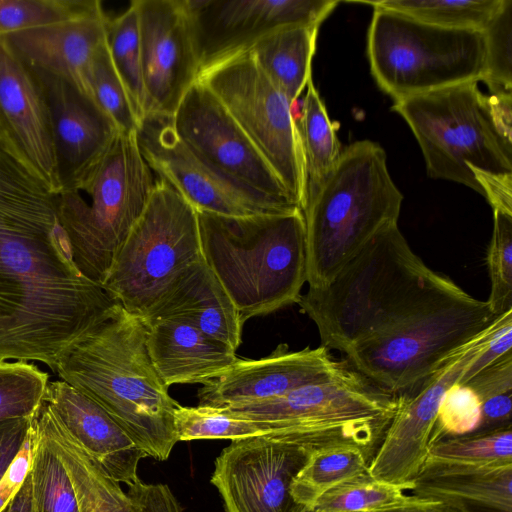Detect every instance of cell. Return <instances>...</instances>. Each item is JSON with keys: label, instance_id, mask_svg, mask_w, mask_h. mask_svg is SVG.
Returning <instances> with one entry per match:
<instances>
[{"label": "cell", "instance_id": "obj_19", "mask_svg": "<svg viewBox=\"0 0 512 512\" xmlns=\"http://www.w3.org/2000/svg\"><path fill=\"white\" fill-rule=\"evenodd\" d=\"M32 68L49 109L59 192H78L120 131L76 84Z\"/></svg>", "mask_w": 512, "mask_h": 512}, {"label": "cell", "instance_id": "obj_28", "mask_svg": "<svg viewBox=\"0 0 512 512\" xmlns=\"http://www.w3.org/2000/svg\"><path fill=\"white\" fill-rule=\"evenodd\" d=\"M318 29L305 25L281 28L249 49L263 73L292 104L312 78Z\"/></svg>", "mask_w": 512, "mask_h": 512}, {"label": "cell", "instance_id": "obj_43", "mask_svg": "<svg viewBox=\"0 0 512 512\" xmlns=\"http://www.w3.org/2000/svg\"><path fill=\"white\" fill-rule=\"evenodd\" d=\"M512 310L494 322L492 330L478 356L468 365L459 383H466L478 372L512 351Z\"/></svg>", "mask_w": 512, "mask_h": 512}, {"label": "cell", "instance_id": "obj_33", "mask_svg": "<svg viewBox=\"0 0 512 512\" xmlns=\"http://www.w3.org/2000/svg\"><path fill=\"white\" fill-rule=\"evenodd\" d=\"M173 416L178 441L201 439L234 441L248 437L272 436L275 433L270 422L249 419L221 407L203 405L185 407L178 404Z\"/></svg>", "mask_w": 512, "mask_h": 512}, {"label": "cell", "instance_id": "obj_24", "mask_svg": "<svg viewBox=\"0 0 512 512\" xmlns=\"http://www.w3.org/2000/svg\"><path fill=\"white\" fill-rule=\"evenodd\" d=\"M108 20L102 8L68 21L6 34L0 40L31 67L62 76L90 96V66L106 41Z\"/></svg>", "mask_w": 512, "mask_h": 512}, {"label": "cell", "instance_id": "obj_1", "mask_svg": "<svg viewBox=\"0 0 512 512\" xmlns=\"http://www.w3.org/2000/svg\"><path fill=\"white\" fill-rule=\"evenodd\" d=\"M116 303L78 270L58 193L0 141V361L55 371L65 348Z\"/></svg>", "mask_w": 512, "mask_h": 512}, {"label": "cell", "instance_id": "obj_40", "mask_svg": "<svg viewBox=\"0 0 512 512\" xmlns=\"http://www.w3.org/2000/svg\"><path fill=\"white\" fill-rule=\"evenodd\" d=\"M487 265L491 281L487 303L499 317L512 310V213L494 210Z\"/></svg>", "mask_w": 512, "mask_h": 512}, {"label": "cell", "instance_id": "obj_10", "mask_svg": "<svg viewBox=\"0 0 512 512\" xmlns=\"http://www.w3.org/2000/svg\"><path fill=\"white\" fill-rule=\"evenodd\" d=\"M487 301L465 291L352 346L347 363L398 396L493 324Z\"/></svg>", "mask_w": 512, "mask_h": 512}, {"label": "cell", "instance_id": "obj_49", "mask_svg": "<svg viewBox=\"0 0 512 512\" xmlns=\"http://www.w3.org/2000/svg\"><path fill=\"white\" fill-rule=\"evenodd\" d=\"M3 512H34L29 472Z\"/></svg>", "mask_w": 512, "mask_h": 512}, {"label": "cell", "instance_id": "obj_2", "mask_svg": "<svg viewBox=\"0 0 512 512\" xmlns=\"http://www.w3.org/2000/svg\"><path fill=\"white\" fill-rule=\"evenodd\" d=\"M463 291L426 266L396 223L378 232L328 285L309 288L297 303L316 324L321 346L346 353Z\"/></svg>", "mask_w": 512, "mask_h": 512}, {"label": "cell", "instance_id": "obj_17", "mask_svg": "<svg viewBox=\"0 0 512 512\" xmlns=\"http://www.w3.org/2000/svg\"><path fill=\"white\" fill-rule=\"evenodd\" d=\"M310 453L271 436L231 442L217 457L211 483L226 512H306L291 494V484Z\"/></svg>", "mask_w": 512, "mask_h": 512}, {"label": "cell", "instance_id": "obj_32", "mask_svg": "<svg viewBox=\"0 0 512 512\" xmlns=\"http://www.w3.org/2000/svg\"><path fill=\"white\" fill-rule=\"evenodd\" d=\"M504 2L505 0H381L363 3L395 10L435 26L484 30Z\"/></svg>", "mask_w": 512, "mask_h": 512}, {"label": "cell", "instance_id": "obj_12", "mask_svg": "<svg viewBox=\"0 0 512 512\" xmlns=\"http://www.w3.org/2000/svg\"><path fill=\"white\" fill-rule=\"evenodd\" d=\"M197 81L222 103L303 212L305 166L292 103L263 73L250 51L205 68Z\"/></svg>", "mask_w": 512, "mask_h": 512}, {"label": "cell", "instance_id": "obj_34", "mask_svg": "<svg viewBox=\"0 0 512 512\" xmlns=\"http://www.w3.org/2000/svg\"><path fill=\"white\" fill-rule=\"evenodd\" d=\"M106 44L113 66L120 77L139 120L144 118L145 93L142 75L138 16L133 2L119 16L109 18Z\"/></svg>", "mask_w": 512, "mask_h": 512}, {"label": "cell", "instance_id": "obj_30", "mask_svg": "<svg viewBox=\"0 0 512 512\" xmlns=\"http://www.w3.org/2000/svg\"><path fill=\"white\" fill-rule=\"evenodd\" d=\"M369 461L353 447H334L315 451L291 484L294 500L311 510L328 490L343 481L366 473Z\"/></svg>", "mask_w": 512, "mask_h": 512}, {"label": "cell", "instance_id": "obj_18", "mask_svg": "<svg viewBox=\"0 0 512 512\" xmlns=\"http://www.w3.org/2000/svg\"><path fill=\"white\" fill-rule=\"evenodd\" d=\"M132 2L138 16L145 116L172 117L200 74L184 1Z\"/></svg>", "mask_w": 512, "mask_h": 512}, {"label": "cell", "instance_id": "obj_51", "mask_svg": "<svg viewBox=\"0 0 512 512\" xmlns=\"http://www.w3.org/2000/svg\"><path fill=\"white\" fill-rule=\"evenodd\" d=\"M306 512H315V511H312V510H307Z\"/></svg>", "mask_w": 512, "mask_h": 512}, {"label": "cell", "instance_id": "obj_7", "mask_svg": "<svg viewBox=\"0 0 512 512\" xmlns=\"http://www.w3.org/2000/svg\"><path fill=\"white\" fill-rule=\"evenodd\" d=\"M158 178L141 154L136 132H119L78 192H59V214L74 262L102 287Z\"/></svg>", "mask_w": 512, "mask_h": 512}, {"label": "cell", "instance_id": "obj_8", "mask_svg": "<svg viewBox=\"0 0 512 512\" xmlns=\"http://www.w3.org/2000/svg\"><path fill=\"white\" fill-rule=\"evenodd\" d=\"M392 110L412 130L427 174L483 195L469 167L512 174V139L497 125L490 97L467 82L395 101Z\"/></svg>", "mask_w": 512, "mask_h": 512}, {"label": "cell", "instance_id": "obj_27", "mask_svg": "<svg viewBox=\"0 0 512 512\" xmlns=\"http://www.w3.org/2000/svg\"><path fill=\"white\" fill-rule=\"evenodd\" d=\"M145 324L150 358L168 387L203 384L238 358L235 351L185 322L157 319Z\"/></svg>", "mask_w": 512, "mask_h": 512}, {"label": "cell", "instance_id": "obj_26", "mask_svg": "<svg viewBox=\"0 0 512 512\" xmlns=\"http://www.w3.org/2000/svg\"><path fill=\"white\" fill-rule=\"evenodd\" d=\"M411 495L461 512H512V464L471 466L426 460Z\"/></svg>", "mask_w": 512, "mask_h": 512}, {"label": "cell", "instance_id": "obj_22", "mask_svg": "<svg viewBox=\"0 0 512 512\" xmlns=\"http://www.w3.org/2000/svg\"><path fill=\"white\" fill-rule=\"evenodd\" d=\"M32 420L65 466L80 512H182L165 484L138 479L124 492L68 434L46 401H42Z\"/></svg>", "mask_w": 512, "mask_h": 512}, {"label": "cell", "instance_id": "obj_3", "mask_svg": "<svg viewBox=\"0 0 512 512\" xmlns=\"http://www.w3.org/2000/svg\"><path fill=\"white\" fill-rule=\"evenodd\" d=\"M141 317L116 303L106 317L60 354L55 372L99 404L144 451L168 459L178 442L174 410L150 358Z\"/></svg>", "mask_w": 512, "mask_h": 512}, {"label": "cell", "instance_id": "obj_9", "mask_svg": "<svg viewBox=\"0 0 512 512\" xmlns=\"http://www.w3.org/2000/svg\"><path fill=\"white\" fill-rule=\"evenodd\" d=\"M367 35L371 74L395 101L481 81L483 30L435 26L401 12L373 7Z\"/></svg>", "mask_w": 512, "mask_h": 512}, {"label": "cell", "instance_id": "obj_23", "mask_svg": "<svg viewBox=\"0 0 512 512\" xmlns=\"http://www.w3.org/2000/svg\"><path fill=\"white\" fill-rule=\"evenodd\" d=\"M46 401L68 434L103 471L128 486L139 479L144 451L95 401L65 381H49Z\"/></svg>", "mask_w": 512, "mask_h": 512}, {"label": "cell", "instance_id": "obj_6", "mask_svg": "<svg viewBox=\"0 0 512 512\" xmlns=\"http://www.w3.org/2000/svg\"><path fill=\"white\" fill-rule=\"evenodd\" d=\"M397 406V396L377 387L344 360L329 378L278 397L224 408L249 419L276 423L279 439L310 454L353 447L370 463Z\"/></svg>", "mask_w": 512, "mask_h": 512}, {"label": "cell", "instance_id": "obj_46", "mask_svg": "<svg viewBox=\"0 0 512 512\" xmlns=\"http://www.w3.org/2000/svg\"><path fill=\"white\" fill-rule=\"evenodd\" d=\"M493 210L512 213V174H493L469 167Z\"/></svg>", "mask_w": 512, "mask_h": 512}, {"label": "cell", "instance_id": "obj_42", "mask_svg": "<svg viewBox=\"0 0 512 512\" xmlns=\"http://www.w3.org/2000/svg\"><path fill=\"white\" fill-rule=\"evenodd\" d=\"M481 411L482 401L470 386L459 382L453 384L439 404L431 444L475 432L480 426Z\"/></svg>", "mask_w": 512, "mask_h": 512}, {"label": "cell", "instance_id": "obj_47", "mask_svg": "<svg viewBox=\"0 0 512 512\" xmlns=\"http://www.w3.org/2000/svg\"><path fill=\"white\" fill-rule=\"evenodd\" d=\"M33 446V426L24 446L0 483V512H3L25 481L30 467Z\"/></svg>", "mask_w": 512, "mask_h": 512}, {"label": "cell", "instance_id": "obj_36", "mask_svg": "<svg viewBox=\"0 0 512 512\" xmlns=\"http://www.w3.org/2000/svg\"><path fill=\"white\" fill-rule=\"evenodd\" d=\"M427 460L471 466L512 464V427L439 440L430 445Z\"/></svg>", "mask_w": 512, "mask_h": 512}, {"label": "cell", "instance_id": "obj_20", "mask_svg": "<svg viewBox=\"0 0 512 512\" xmlns=\"http://www.w3.org/2000/svg\"><path fill=\"white\" fill-rule=\"evenodd\" d=\"M0 141L59 193L49 109L34 69L0 40Z\"/></svg>", "mask_w": 512, "mask_h": 512}, {"label": "cell", "instance_id": "obj_48", "mask_svg": "<svg viewBox=\"0 0 512 512\" xmlns=\"http://www.w3.org/2000/svg\"><path fill=\"white\" fill-rule=\"evenodd\" d=\"M512 392L489 397L482 401L481 422L475 432L512 427Z\"/></svg>", "mask_w": 512, "mask_h": 512}, {"label": "cell", "instance_id": "obj_4", "mask_svg": "<svg viewBox=\"0 0 512 512\" xmlns=\"http://www.w3.org/2000/svg\"><path fill=\"white\" fill-rule=\"evenodd\" d=\"M202 257L242 324L297 303L306 282L303 212L229 217L196 211Z\"/></svg>", "mask_w": 512, "mask_h": 512}, {"label": "cell", "instance_id": "obj_41", "mask_svg": "<svg viewBox=\"0 0 512 512\" xmlns=\"http://www.w3.org/2000/svg\"><path fill=\"white\" fill-rule=\"evenodd\" d=\"M485 36V67L481 81L491 95L512 93V1L502 8L483 30Z\"/></svg>", "mask_w": 512, "mask_h": 512}, {"label": "cell", "instance_id": "obj_50", "mask_svg": "<svg viewBox=\"0 0 512 512\" xmlns=\"http://www.w3.org/2000/svg\"><path fill=\"white\" fill-rule=\"evenodd\" d=\"M379 512H461L454 506L449 504L438 502V501H430L419 499L407 506L379 511Z\"/></svg>", "mask_w": 512, "mask_h": 512}, {"label": "cell", "instance_id": "obj_15", "mask_svg": "<svg viewBox=\"0 0 512 512\" xmlns=\"http://www.w3.org/2000/svg\"><path fill=\"white\" fill-rule=\"evenodd\" d=\"M485 341V337L477 336L397 396V410L368 465L371 477L410 490L428 458L432 430L444 394L460 381Z\"/></svg>", "mask_w": 512, "mask_h": 512}, {"label": "cell", "instance_id": "obj_5", "mask_svg": "<svg viewBox=\"0 0 512 512\" xmlns=\"http://www.w3.org/2000/svg\"><path fill=\"white\" fill-rule=\"evenodd\" d=\"M402 201L378 143L361 140L342 150L303 210L309 288L328 285L378 232L398 223Z\"/></svg>", "mask_w": 512, "mask_h": 512}, {"label": "cell", "instance_id": "obj_37", "mask_svg": "<svg viewBox=\"0 0 512 512\" xmlns=\"http://www.w3.org/2000/svg\"><path fill=\"white\" fill-rule=\"evenodd\" d=\"M100 9L98 0H0V36L68 21Z\"/></svg>", "mask_w": 512, "mask_h": 512}, {"label": "cell", "instance_id": "obj_14", "mask_svg": "<svg viewBox=\"0 0 512 512\" xmlns=\"http://www.w3.org/2000/svg\"><path fill=\"white\" fill-rule=\"evenodd\" d=\"M182 143L236 183L296 206L285 186L216 96L197 81L172 116Z\"/></svg>", "mask_w": 512, "mask_h": 512}, {"label": "cell", "instance_id": "obj_16", "mask_svg": "<svg viewBox=\"0 0 512 512\" xmlns=\"http://www.w3.org/2000/svg\"><path fill=\"white\" fill-rule=\"evenodd\" d=\"M200 72L281 28L320 27L335 0H183Z\"/></svg>", "mask_w": 512, "mask_h": 512}, {"label": "cell", "instance_id": "obj_39", "mask_svg": "<svg viewBox=\"0 0 512 512\" xmlns=\"http://www.w3.org/2000/svg\"><path fill=\"white\" fill-rule=\"evenodd\" d=\"M47 373L26 361H0V421L32 417L43 401Z\"/></svg>", "mask_w": 512, "mask_h": 512}, {"label": "cell", "instance_id": "obj_31", "mask_svg": "<svg viewBox=\"0 0 512 512\" xmlns=\"http://www.w3.org/2000/svg\"><path fill=\"white\" fill-rule=\"evenodd\" d=\"M32 426L29 477L34 512H80L76 492L65 466L33 420Z\"/></svg>", "mask_w": 512, "mask_h": 512}, {"label": "cell", "instance_id": "obj_11", "mask_svg": "<svg viewBox=\"0 0 512 512\" xmlns=\"http://www.w3.org/2000/svg\"><path fill=\"white\" fill-rule=\"evenodd\" d=\"M202 259L196 210L158 179L102 288L127 312L144 318L175 278Z\"/></svg>", "mask_w": 512, "mask_h": 512}, {"label": "cell", "instance_id": "obj_29", "mask_svg": "<svg viewBox=\"0 0 512 512\" xmlns=\"http://www.w3.org/2000/svg\"><path fill=\"white\" fill-rule=\"evenodd\" d=\"M306 88L304 98L292 104V115L303 152L307 203L336 166L342 150L335 125L312 78Z\"/></svg>", "mask_w": 512, "mask_h": 512}, {"label": "cell", "instance_id": "obj_25", "mask_svg": "<svg viewBox=\"0 0 512 512\" xmlns=\"http://www.w3.org/2000/svg\"><path fill=\"white\" fill-rule=\"evenodd\" d=\"M142 319L185 322L235 352L241 343L239 313L203 259L185 268Z\"/></svg>", "mask_w": 512, "mask_h": 512}, {"label": "cell", "instance_id": "obj_13", "mask_svg": "<svg viewBox=\"0 0 512 512\" xmlns=\"http://www.w3.org/2000/svg\"><path fill=\"white\" fill-rule=\"evenodd\" d=\"M136 136L141 154L157 178L172 186L196 211L247 217L300 209L248 189L199 159L177 136L172 117L146 115Z\"/></svg>", "mask_w": 512, "mask_h": 512}, {"label": "cell", "instance_id": "obj_21", "mask_svg": "<svg viewBox=\"0 0 512 512\" xmlns=\"http://www.w3.org/2000/svg\"><path fill=\"white\" fill-rule=\"evenodd\" d=\"M344 364L323 346L289 351L280 344L258 360L239 359L203 383L198 405L231 407L283 395L300 386L334 375Z\"/></svg>", "mask_w": 512, "mask_h": 512}, {"label": "cell", "instance_id": "obj_35", "mask_svg": "<svg viewBox=\"0 0 512 512\" xmlns=\"http://www.w3.org/2000/svg\"><path fill=\"white\" fill-rule=\"evenodd\" d=\"M405 490L363 473L326 491L314 504L315 512H379L415 503Z\"/></svg>", "mask_w": 512, "mask_h": 512}, {"label": "cell", "instance_id": "obj_44", "mask_svg": "<svg viewBox=\"0 0 512 512\" xmlns=\"http://www.w3.org/2000/svg\"><path fill=\"white\" fill-rule=\"evenodd\" d=\"M465 384L477 393L481 401L512 392V351L478 372Z\"/></svg>", "mask_w": 512, "mask_h": 512}, {"label": "cell", "instance_id": "obj_45", "mask_svg": "<svg viewBox=\"0 0 512 512\" xmlns=\"http://www.w3.org/2000/svg\"><path fill=\"white\" fill-rule=\"evenodd\" d=\"M32 429V417L0 421V483L15 461Z\"/></svg>", "mask_w": 512, "mask_h": 512}, {"label": "cell", "instance_id": "obj_38", "mask_svg": "<svg viewBox=\"0 0 512 512\" xmlns=\"http://www.w3.org/2000/svg\"><path fill=\"white\" fill-rule=\"evenodd\" d=\"M88 88L92 99L120 132H137L140 122L113 66L106 41L92 59Z\"/></svg>", "mask_w": 512, "mask_h": 512}]
</instances>
